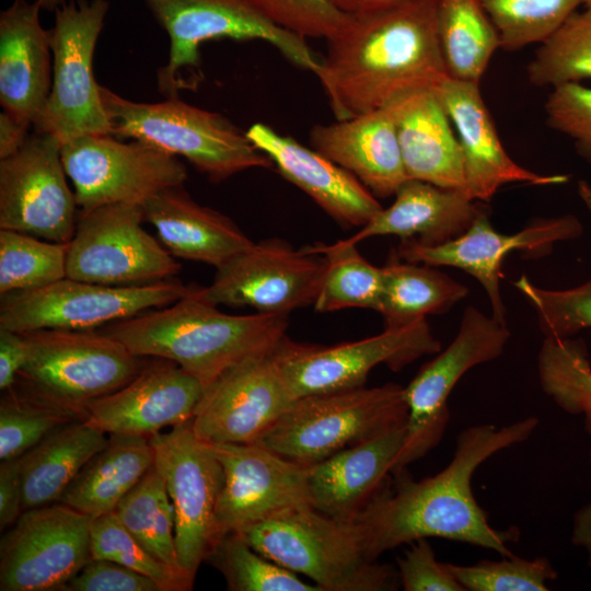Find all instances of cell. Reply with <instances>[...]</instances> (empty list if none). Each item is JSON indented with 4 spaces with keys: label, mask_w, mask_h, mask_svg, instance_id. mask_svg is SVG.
Masks as SVG:
<instances>
[{
    "label": "cell",
    "mask_w": 591,
    "mask_h": 591,
    "mask_svg": "<svg viewBox=\"0 0 591 591\" xmlns=\"http://www.w3.org/2000/svg\"><path fill=\"white\" fill-rule=\"evenodd\" d=\"M61 591H161L151 578L108 559L92 558Z\"/></svg>",
    "instance_id": "obj_49"
},
{
    "label": "cell",
    "mask_w": 591,
    "mask_h": 591,
    "mask_svg": "<svg viewBox=\"0 0 591 591\" xmlns=\"http://www.w3.org/2000/svg\"><path fill=\"white\" fill-rule=\"evenodd\" d=\"M583 232L573 215L534 220L522 230L506 234L495 230L483 211L460 236L443 244L428 246L414 239L402 240L394 253L399 259L432 267L451 266L473 276L484 288L491 306V316L506 322L500 292L501 265L506 256L521 251L531 256L549 253L556 242L573 240Z\"/></svg>",
    "instance_id": "obj_19"
},
{
    "label": "cell",
    "mask_w": 591,
    "mask_h": 591,
    "mask_svg": "<svg viewBox=\"0 0 591 591\" xmlns=\"http://www.w3.org/2000/svg\"><path fill=\"white\" fill-rule=\"evenodd\" d=\"M438 36L448 77L479 84L498 32L478 0H439Z\"/></svg>",
    "instance_id": "obj_34"
},
{
    "label": "cell",
    "mask_w": 591,
    "mask_h": 591,
    "mask_svg": "<svg viewBox=\"0 0 591 591\" xmlns=\"http://www.w3.org/2000/svg\"><path fill=\"white\" fill-rule=\"evenodd\" d=\"M0 404V459L21 457L55 429L84 416L42 398L21 385L4 391Z\"/></svg>",
    "instance_id": "obj_38"
},
{
    "label": "cell",
    "mask_w": 591,
    "mask_h": 591,
    "mask_svg": "<svg viewBox=\"0 0 591 591\" xmlns=\"http://www.w3.org/2000/svg\"><path fill=\"white\" fill-rule=\"evenodd\" d=\"M439 0H406L350 16L315 74L337 120L384 107L448 77L438 36Z\"/></svg>",
    "instance_id": "obj_2"
},
{
    "label": "cell",
    "mask_w": 591,
    "mask_h": 591,
    "mask_svg": "<svg viewBox=\"0 0 591 591\" xmlns=\"http://www.w3.org/2000/svg\"><path fill=\"white\" fill-rule=\"evenodd\" d=\"M246 135L286 179L341 227L361 228L381 211L376 197L356 176L313 148L263 123L252 125Z\"/></svg>",
    "instance_id": "obj_24"
},
{
    "label": "cell",
    "mask_w": 591,
    "mask_h": 591,
    "mask_svg": "<svg viewBox=\"0 0 591 591\" xmlns=\"http://www.w3.org/2000/svg\"><path fill=\"white\" fill-rule=\"evenodd\" d=\"M495 25L501 48L519 50L543 43L573 14L582 0H478Z\"/></svg>",
    "instance_id": "obj_42"
},
{
    "label": "cell",
    "mask_w": 591,
    "mask_h": 591,
    "mask_svg": "<svg viewBox=\"0 0 591 591\" xmlns=\"http://www.w3.org/2000/svg\"><path fill=\"white\" fill-rule=\"evenodd\" d=\"M510 338L507 324L467 306L451 344L425 363L404 387L406 438L392 474L424 457L441 441L450 417L449 396L472 368L499 358Z\"/></svg>",
    "instance_id": "obj_13"
},
{
    "label": "cell",
    "mask_w": 591,
    "mask_h": 591,
    "mask_svg": "<svg viewBox=\"0 0 591 591\" xmlns=\"http://www.w3.org/2000/svg\"><path fill=\"white\" fill-rule=\"evenodd\" d=\"M276 25L303 38H333L350 20L331 0H247Z\"/></svg>",
    "instance_id": "obj_46"
},
{
    "label": "cell",
    "mask_w": 591,
    "mask_h": 591,
    "mask_svg": "<svg viewBox=\"0 0 591 591\" xmlns=\"http://www.w3.org/2000/svg\"><path fill=\"white\" fill-rule=\"evenodd\" d=\"M405 438L403 425L308 466L312 507L332 517L355 518L391 482Z\"/></svg>",
    "instance_id": "obj_27"
},
{
    "label": "cell",
    "mask_w": 591,
    "mask_h": 591,
    "mask_svg": "<svg viewBox=\"0 0 591 591\" xmlns=\"http://www.w3.org/2000/svg\"><path fill=\"white\" fill-rule=\"evenodd\" d=\"M545 113L548 126L571 138L578 153L591 163V88L580 82L554 86Z\"/></svg>",
    "instance_id": "obj_47"
},
{
    "label": "cell",
    "mask_w": 591,
    "mask_h": 591,
    "mask_svg": "<svg viewBox=\"0 0 591 591\" xmlns=\"http://www.w3.org/2000/svg\"><path fill=\"white\" fill-rule=\"evenodd\" d=\"M502 557L474 565L447 563V566L465 591H546L547 582L557 579V571L546 557Z\"/></svg>",
    "instance_id": "obj_44"
},
{
    "label": "cell",
    "mask_w": 591,
    "mask_h": 591,
    "mask_svg": "<svg viewBox=\"0 0 591 591\" xmlns=\"http://www.w3.org/2000/svg\"><path fill=\"white\" fill-rule=\"evenodd\" d=\"M235 533L263 556L311 579L321 591H385L397 587L398 573L369 556L355 518L332 517L305 505Z\"/></svg>",
    "instance_id": "obj_4"
},
{
    "label": "cell",
    "mask_w": 591,
    "mask_h": 591,
    "mask_svg": "<svg viewBox=\"0 0 591 591\" xmlns=\"http://www.w3.org/2000/svg\"><path fill=\"white\" fill-rule=\"evenodd\" d=\"M61 159V142L30 134L13 155L0 160V229L68 243L77 225V200Z\"/></svg>",
    "instance_id": "obj_18"
},
{
    "label": "cell",
    "mask_w": 591,
    "mask_h": 591,
    "mask_svg": "<svg viewBox=\"0 0 591 591\" xmlns=\"http://www.w3.org/2000/svg\"><path fill=\"white\" fill-rule=\"evenodd\" d=\"M150 442L175 512L178 565L194 582L217 543L216 510L223 468L209 445L194 433L192 420L150 437Z\"/></svg>",
    "instance_id": "obj_15"
},
{
    "label": "cell",
    "mask_w": 591,
    "mask_h": 591,
    "mask_svg": "<svg viewBox=\"0 0 591 591\" xmlns=\"http://www.w3.org/2000/svg\"><path fill=\"white\" fill-rule=\"evenodd\" d=\"M170 39L158 84L167 99L188 88L185 73L200 68V46L209 40H264L294 66L316 72L320 61L305 38L268 20L247 0H143Z\"/></svg>",
    "instance_id": "obj_8"
},
{
    "label": "cell",
    "mask_w": 591,
    "mask_h": 591,
    "mask_svg": "<svg viewBox=\"0 0 591 591\" xmlns=\"http://www.w3.org/2000/svg\"><path fill=\"white\" fill-rule=\"evenodd\" d=\"M577 190L580 199L591 215V184H589L587 181H579Z\"/></svg>",
    "instance_id": "obj_55"
},
{
    "label": "cell",
    "mask_w": 591,
    "mask_h": 591,
    "mask_svg": "<svg viewBox=\"0 0 591 591\" xmlns=\"http://www.w3.org/2000/svg\"><path fill=\"white\" fill-rule=\"evenodd\" d=\"M325 271V258L310 246L294 250L281 239L253 244L216 268L201 287L210 302L250 306L257 312L288 315L313 305Z\"/></svg>",
    "instance_id": "obj_17"
},
{
    "label": "cell",
    "mask_w": 591,
    "mask_h": 591,
    "mask_svg": "<svg viewBox=\"0 0 591 591\" xmlns=\"http://www.w3.org/2000/svg\"><path fill=\"white\" fill-rule=\"evenodd\" d=\"M209 560L231 591H321L254 549L240 533H229L212 548Z\"/></svg>",
    "instance_id": "obj_41"
},
{
    "label": "cell",
    "mask_w": 591,
    "mask_h": 591,
    "mask_svg": "<svg viewBox=\"0 0 591 591\" xmlns=\"http://www.w3.org/2000/svg\"><path fill=\"white\" fill-rule=\"evenodd\" d=\"M589 459H590V463H591V449H590V452H589Z\"/></svg>",
    "instance_id": "obj_58"
},
{
    "label": "cell",
    "mask_w": 591,
    "mask_h": 591,
    "mask_svg": "<svg viewBox=\"0 0 591 591\" xmlns=\"http://www.w3.org/2000/svg\"><path fill=\"white\" fill-rule=\"evenodd\" d=\"M68 243L0 229L1 297L40 288L67 277Z\"/></svg>",
    "instance_id": "obj_39"
},
{
    "label": "cell",
    "mask_w": 591,
    "mask_h": 591,
    "mask_svg": "<svg viewBox=\"0 0 591 591\" xmlns=\"http://www.w3.org/2000/svg\"><path fill=\"white\" fill-rule=\"evenodd\" d=\"M22 334L27 357L16 381L84 418L86 404L120 389L144 366L141 357L104 332L38 329Z\"/></svg>",
    "instance_id": "obj_7"
},
{
    "label": "cell",
    "mask_w": 591,
    "mask_h": 591,
    "mask_svg": "<svg viewBox=\"0 0 591 591\" xmlns=\"http://www.w3.org/2000/svg\"><path fill=\"white\" fill-rule=\"evenodd\" d=\"M341 12L349 16H360L396 5L406 0H331Z\"/></svg>",
    "instance_id": "obj_54"
},
{
    "label": "cell",
    "mask_w": 591,
    "mask_h": 591,
    "mask_svg": "<svg viewBox=\"0 0 591 591\" xmlns=\"http://www.w3.org/2000/svg\"><path fill=\"white\" fill-rule=\"evenodd\" d=\"M91 554L92 558L108 559L151 578L161 591H187L194 583L185 575L150 554L114 512L93 519Z\"/></svg>",
    "instance_id": "obj_43"
},
{
    "label": "cell",
    "mask_w": 591,
    "mask_h": 591,
    "mask_svg": "<svg viewBox=\"0 0 591 591\" xmlns=\"http://www.w3.org/2000/svg\"><path fill=\"white\" fill-rule=\"evenodd\" d=\"M153 463L150 437L109 434L106 447L82 467L59 502L93 519L113 512Z\"/></svg>",
    "instance_id": "obj_32"
},
{
    "label": "cell",
    "mask_w": 591,
    "mask_h": 591,
    "mask_svg": "<svg viewBox=\"0 0 591 591\" xmlns=\"http://www.w3.org/2000/svg\"><path fill=\"white\" fill-rule=\"evenodd\" d=\"M310 143L356 176L375 197L395 195L408 179L392 103L352 118L316 125L311 129Z\"/></svg>",
    "instance_id": "obj_26"
},
{
    "label": "cell",
    "mask_w": 591,
    "mask_h": 591,
    "mask_svg": "<svg viewBox=\"0 0 591 591\" xmlns=\"http://www.w3.org/2000/svg\"><path fill=\"white\" fill-rule=\"evenodd\" d=\"M440 341L426 318L378 335L333 346L308 345L287 335L274 356L293 396L362 387L372 369L385 364L398 371L426 355L438 354Z\"/></svg>",
    "instance_id": "obj_12"
},
{
    "label": "cell",
    "mask_w": 591,
    "mask_h": 591,
    "mask_svg": "<svg viewBox=\"0 0 591 591\" xmlns=\"http://www.w3.org/2000/svg\"><path fill=\"white\" fill-rule=\"evenodd\" d=\"M287 327L285 314H227L193 286L177 301L114 322L104 333L138 357L177 363L206 387L246 357L273 350Z\"/></svg>",
    "instance_id": "obj_3"
},
{
    "label": "cell",
    "mask_w": 591,
    "mask_h": 591,
    "mask_svg": "<svg viewBox=\"0 0 591 591\" xmlns=\"http://www.w3.org/2000/svg\"><path fill=\"white\" fill-rule=\"evenodd\" d=\"M93 518L66 505L24 510L0 544L1 591H61L91 559Z\"/></svg>",
    "instance_id": "obj_16"
},
{
    "label": "cell",
    "mask_w": 591,
    "mask_h": 591,
    "mask_svg": "<svg viewBox=\"0 0 591 591\" xmlns=\"http://www.w3.org/2000/svg\"><path fill=\"white\" fill-rule=\"evenodd\" d=\"M404 387L386 383L296 398L255 442L303 466L406 425Z\"/></svg>",
    "instance_id": "obj_6"
},
{
    "label": "cell",
    "mask_w": 591,
    "mask_h": 591,
    "mask_svg": "<svg viewBox=\"0 0 591 591\" xmlns=\"http://www.w3.org/2000/svg\"><path fill=\"white\" fill-rule=\"evenodd\" d=\"M392 104L408 178L443 188L463 189L465 178L461 147L436 89L406 93Z\"/></svg>",
    "instance_id": "obj_30"
},
{
    "label": "cell",
    "mask_w": 591,
    "mask_h": 591,
    "mask_svg": "<svg viewBox=\"0 0 591 591\" xmlns=\"http://www.w3.org/2000/svg\"><path fill=\"white\" fill-rule=\"evenodd\" d=\"M582 3L586 5H591V0H582Z\"/></svg>",
    "instance_id": "obj_57"
},
{
    "label": "cell",
    "mask_w": 591,
    "mask_h": 591,
    "mask_svg": "<svg viewBox=\"0 0 591 591\" xmlns=\"http://www.w3.org/2000/svg\"><path fill=\"white\" fill-rule=\"evenodd\" d=\"M207 444L224 473L216 510L217 542L282 511L311 505L308 466L259 443Z\"/></svg>",
    "instance_id": "obj_21"
},
{
    "label": "cell",
    "mask_w": 591,
    "mask_h": 591,
    "mask_svg": "<svg viewBox=\"0 0 591 591\" xmlns=\"http://www.w3.org/2000/svg\"><path fill=\"white\" fill-rule=\"evenodd\" d=\"M276 348V347H275ZM246 357L205 387L192 419L207 443H255L291 406L274 350Z\"/></svg>",
    "instance_id": "obj_20"
},
{
    "label": "cell",
    "mask_w": 591,
    "mask_h": 591,
    "mask_svg": "<svg viewBox=\"0 0 591 591\" xmlns=\"http://www.w3.org/2000/svg\"><path fill=\"white\" fill-rule=\"evenodd\" d=\"M397 566L398 580L405 591H465L447 563L437 560L427 538L410 543V548L398 558Z\"/></svg>",
    "instance_id": "obj_48"
},
{
    "label": "cell",
    "mask_w": 591,
    "mask_h": 591,
    "mask_svg": "<svg viewBox=\"0 0 591 591\" xmlns=\"http://www.w3.org/2000/svg\"><path fill=\"white\" fill-rule=\"evenodd\" d=\"M113 512L150 554L183 573L176 554L174 508L154 463Z\"/></svg>",
    "instance_id": "obj_35"
},
{
    "label": "cell",
    "mask_w": 591,
    "mask_h": 591,
    "mask_svg": "<svg viewBox=\"0 0 591 591\" xmlns=\"http://www.w3.org/2000/svg\"><path fill=\"white\" fill-rule=\"evenodd\" d=\"M37 4L40 7L42 10L55 12L59 8H61L63 4H66L67 0H35Z\"/></svg>",
    "instance_id": "obj_56"
},
{
    "label": "cell",
    "mask_w": 591,
    "mask_h": 591,
    "mask_svg": "<svg viewBox=\"0 0 591 591\" xmlns=\"http://www.w3.org/2000/svg\"><path fill=\"white\" fill-rule=\"evenodd\" d=\"M32 125L2 111L0 114V160L16 153L27 140Z\"/></svg>",
    "instance_id": "obj_52"
},
{
    "label": "cell",
    "mask_w": 591,
    "mask_h": 591,
    "mask_svg": "<svg viewBox=\"0 0 591 591\" xmlns=\"http://www.w3.org/2000/svg\"><path fill=\"white\" fill-rule=\"evenodd\" d=\"M192 288L173 278L137 286H106L66 277L40 288L2 296L0 328L16 333L93 329L166 306Z\"/></svg>",
    "instance_id": "obj_10"
},
{
    "label": "cell",
    "mask_w": 591,
    "mask_h": 591,
    "mask_svg": "<svg viewBox=\"0 0 591 591\" xmlns=\"http://www.w3.org/2000/svg\"><path fill=\"white\" fill-rule=\"evenodd\" d=\"M394 196L390 207L382 208L344 240L358 244L373 236L396 235L402 240L414 239L422 245H439L463 234L485 211L462 189L443 188L414 178L406 179Z\"/></svg>",
    "instance_id": "obj_28"
},
{
    "label": "cell",
    "mask_w": 591,
    "mask_h": 591,
    "mask_svg": "<svg viewBox=\"0 0 591 591\" xmlns=\"http://www.w3.org/2000/svg\"><path fill=\"white\" fill-rule=\"evenodd\" d=\"M155 359L120 389L86 404L83 420L107 434L144 437L192 420L205 386L177 363Z\"/></svg>",
    "instance_id": "obj_22"
},
{
    "label": "cell",
    "mask_w": 591,
    "mask_h": 591,
    "mask_svg": "<svg viewBox=\"0 0 591 591\" xmlns=\"http://www.w3.org/2000/svg\"><path fill=\"white\" fill-rule=\"evenodd\" d=\"M514 287L536 312L545 338L572 337L591 328V279L566 290H549L522 275Z\"/></svg>",
    "instance_id": "obj_45"
},
{
    "label": "cell",
    "mask_w": 591,
    "mask_h": 591,
    "mask_svg": "<svg viewBox=\"0 0 591 591\" xmlns=\"http://www.w3.org/2000/svg\"><path fill=\"white\" fill-rule=\"evenodd\" d=\"M61 159L81 211L113 204L142 206L187 179L186 167L175 155L138 140L121 142L111 134L62 143Z\"/></svg>",
    "instance_id": "obj_14"
},
{
    "label": "cell",
    "mask_w": 591,
    "mask_h": 591,
    "mask_svg": "<svg viewBox=\"0 0 591 591\" xmlns=\"http://www.w3.org/2000/svg\"><path fill=\"white\" fill-rule=\"evenodd\" d=\"M537 373L543 392L565 413L582 416L591 433V363L583 340L545 338Z\"/></svg>",
    "instance_id": "obj_37"
},
{
    "label": "cell",
    "mask_w": 591,
    "mask_h": 591,
    "mask_svg": "<svg viewBox=\"0 0 591 591\" xmlns=\"http://www.w3.org/2000/svg\"><path fill=\"white\" fill-rule=\"evenodd\" d=\"M382 270L383 290L376 312L384 328L445 313L468 292L464 285L432 266L402 260L394 253Z\"/></svg>",
    "instance_id": "obj_33"
},
{
    "label": "cell",
    "mask_w": 591,
    "mask_h": 591,
    "mask_svg": "<svg viewBox=\"0 0 591 591\" xmlns=\"http://www.w3.org/2000/svg\"><path fill=\"white\" fill-rule=\"evenodd\" d=\"M23 488L20 457L1 461L0 465V529L16 522L23 513Z\"/></svg>",
    "instance_id": "obj_50"
},
{
    "label": "cell",
    "mask_w": 591,
    "mask_h": 591,
    "mask_svg": "<svg viewBox=\"0 0 591 591\" xmlns=\"http://www.w3.org/2000/svg\"><path fill=\"white\" fill-rule=\"evenodd\" d=\"M141 207L144 221L175 258L217 268L253 244L234 221L195 201L183 185L158 193Z\"/></svg>",
    "instance_id": "obj_29"
},
{
    "label": "cell",
    "mask_w": 591,
    "mask_h": 591,
    "mask_svg": "<svg viewBox=\"0 0 591 591\" xmlns=\"http://www.w3.org/2000/svg\"><path fill=\"white\" fill-rule=\"evenodd\" d=\"M528 77L533 85L552 88L591 79V5L571 14L541 44Z\"/></svg>",
    "instance_id": "obj_40"
},
{
    "label": "cell",
    "mask_w": 591,
    "mask_h": 591,
    "mask_svg": "<svg viewBox=\"0 0 591 591\" xmlns=\"http://www.w3.org/2000/svg\"><path fill=\"white\" fill-rule=\"evenodd\" d=\"M108 440L106 432L77 419L55 429L23 454L24 510L59 502L78 473Z\"/></svg>",
    "instance_id": "obj_31"
},
{
    "label": "cell",
    "mask_w": 591,
    "mask_h": 591,
    "mask_svg": "<svg viewBox=\"0 0 591 591\" xmlns=\"http://www.w3.org/2000/svg\"><path fill=\"white\" fill-rule=\"evenodd\" d=\"M436 91L453 121L464 164V194L472 200L489 201L506 184L559 185L565 174L542 175L514 162L505 150L479 84L444 78Z\"/></svg>",
    "instance_id": "obj_23"
},
{
    "label": "cell",
    "mask_w": 591,
    "mask_h": 591,
    "mask_svg": "<svg viewBox=\"0 0 591 591\" xmlns=\"http://www.w3.org/2000/svg\"><path fill=\"white\" fill-rule=\"evenodd\" d=\"M140 205L113 204L79 210L67 248V277L106 286L171 279L181 264L142 228Z\"/></svg>",
    "instance_id": "obj_11"
},
{
    "label": "cell",
    "mask_w": 591,
    "mask_h": 591,
    "mask_svg": "<svg viewBox=\"0 0 591 591\" xmlns=\"http://www.w3.org/2000/svg\"><path fill=\"white\" fill-rule=\"evenodd\" d=\"M540 424L526 417L503 427L490 424L463 429L453 456L439 473L415 480L406 468L389 483L355 519L360 524L369 556L378 560L385 552L418 538L439 537L513 555L517 526L494 528L476 501L472 478L496 453L526 441Z\"/></svg>",
    "instance_id": "obj_1"
},
{
    "label": "cell",
    "mask_w": 591,
    "mask_h": 591,
    "mask_svg": "<svg viewBox=\"0 0 591 591\" xmlns=\"http://www.w3.org/2000/svg\"><path fill=\"white\" fill-rule=\"evenodd\" d=\"M34 0H14L0 13V104L4 112L34 126L53 83L49 30Z\"/></svg>",
    "instance_id": "obj_25"
},
{
    "label": "cell",
    "mask_w": 591,
    "mask_h": 591,
    "mask_svg": "<svg viewBox=\"0 0 591 591\" xmlns=\"http://www.w3.org/2000/svg\"><path fill=\"white\" fill-rule=\"evenodd\" d=\"M101 95L113 136L181 155L211 182L274 164L246 132L219 113L193 106L179 97L159 103L134 102L103 85Z\"/></svg>",
    "instance_id": "obj_5"
},
{
    "label": "cell",
    "mask_w": 591,
    "mask_h": 591,
    "mask_svg": "<svg viewBox=\"0 0 591 591\" xmlns=\"http://www.w3.org/2000/svg\"><path fill=\"white\" fill-rule=\"evenodd\" d=\"M571 542L586 551L591 568V500L580 507L573 515Z\"/></svg>",
    "instance_id": "obj_53"
},
{
    "label": "cell",
    "mask_w": 591,
    "mask_h": 591,
    "mask_svg": "<svg viewBox=\"0 0 591 591\" xmlns=\"http://www.w3.org/2000/svg\"><path fill=\"white\" fill-rule=\"evenodd\" d=\"M109 9L108 0H71L55 11L49 30L53 83L33 126L61 144L88 135H112V121L93 72V56Z\"/></svg>",
    "instance_id": "obj_9"
},
{
    "label": "cell",
    "mask_w": 591,
    "mask_h": 591,
    "mask_svg": "<svg viewBox=\"0 0 591 591\" xmlns=\"http://www.w3.org/2000/svg\"><path fill=\"white\" fill-rule=\"evenodd\" d=\"M27 357V344L22 333L0 328V390L11 389Z\"/></svg>",
    "instance_id": "obj_51"
},
{
    "label": "cell",
    "mask_w": 591,
    "mask_h": 591,
    "mask_svg": "<svg viewBox=\"0 0 591 591\" xmlns=\"http://www.w3.org/2000/svg\"><path fill=\"white\" fill-rule=\"evenodd\" d=\"M310 248L325 258V271L313 303L318 313L360 308L376 312L382 290L383 270L369 263L357 244L339 240L333 244L317 243Z\"/></svg>",
    "instance_id": "obj_36"
}]
</instances>
